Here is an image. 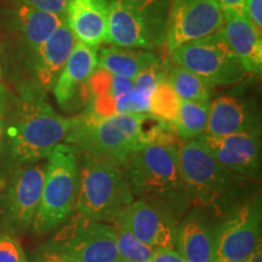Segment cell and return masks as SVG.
I'll list each match as a JSON object with an SVG mask.
<instances>
[{
	"mask_svg": "<svg viewBox=\"0 0 262 262\" xmlns=\"http://www.w3.org/2000/svg\"><path fill=\"white\" fill-rule=\"evenodd\" d=\"M178 148L191 208L221 220L256 193L257 182L225 168L201 139L182 141Z\"/></svg>",
	"mask_w": 262,
	"mask_h": 262,
	"instance_id": "6da1fadb",
	"label": "cell"
},
{
	"mask_svg": "<svg viewBox=\"0 0 262 262\" xmlns=\"http://www.w3.org/2000/svg\"><path fill=\"white\" fill-rule=\"evenodd\" d=\"M122 170L135 199L160 206L179 220L191 209L180 170L178 146H141Z\"/></svg>",
	"mask_w": 262,
	"mask_h": 262,
	"instance_id": "7a4b0ae2",
	"label": "cell"
},
{
	"mask_svg": "<svg viewBox=\"0 0 262 262\" xmlns=\"http://www.w3.org/2000/svg\"><path fill=\"white\" fill-rule=\"evenodd\" d=\"M75 123L77 117L60 116L40 97H24L14 110L8 106L4 139L10 159L26 165L48 158L51 150L66 140Z\"/></svg>",
	"mask_w": 262,
	"mask_h": 262,
	"instance_id": "3957f363",
	"label": "cell"
},
{
	"mask_svg": "<svg viewBox=\"0 0 262 262\" xmlns=\"http://www.w3.org/2000/svg\"><path fill=\"white\" fill-rule=\"evenodd\" d=\"M149 113L116 114L94 118L86 114L77 117L64 143L77 153L106 160L118 166L125 164L130 156L145 143V130Z\"/></svg>",
	"mask_w": 262,
	"mask_h": 262,
	"instance_id": "277c9868",
	"label": "cell"
},
{
	"mask_svg": "<svg viewBox=\"0 0 262 262\" xmlns=\"http://www.w3.org/2000/svg\"><path fill=\"white\" fill-rule=\"evenodd\" d=\"M120 166L80 155L74 210L97 221L114 222L134 202Z\"/></svg>",
	"mask_w": 262,
	"mask_h": 262,
	"instance_id": "5b68a950",
	"label": "cell"
},
{
	"mask_svg": "<svg viewBox=\"0 0 262 262\" xmlns=\"http://www.w3.org/2000/svg\"><path fill=\"white\" fill-rule=\"evenodd\" d=\"M107 40L114 47L153 50L165 44L171 0H108Z\"/></svg>",
	"mask_w": 262,
	"mask_h": 262,
	"instance_id": "8992f818",
	"label": "cell"
},
{
	"mask_svg": "<svg viewBox=\"0 0 262 262\" xmlns=\"http://www.w3.org/2000/svg\"><path fill=\"white\" fill-rule=\"evenodd\" d=\"M79 185V157L67 143H60L48 157L38 210L32 222L35 234L57 229L73 214Z\"/></svg>",
	"mask_w": 262,
	"mask_h": 262,
	"instance_id": "52a82bcc",
	"label": "cell"
},
{
	"mask_svg": "<svg viewBox=\"0 0 262 262\" xmlns=\"http://www.w3.org/2000/svg\"><path fill=\"white\" fill-rule=\"evenodd\" d=\"M169 52L173 64L206 78L215 85L238 84L247 75L222 31L186 42Z\"/></svg>",
	"mask_w": 262,
	"mask_h": 262,
	"instance_id": "ba28073f",
	"label": "cell"
},
{
	"mask_svg": "<svg viewBox=\"0 0 262 262\" xmlns=\"http://www.w3.org/2000/svg\"><path fill=\"white\" fill-rule=\"evenodd\" d=\"M116 229L110 222L72 214L47 244L79 262H116Z\"/></svg>",
	"mask_w": 262,
	"mask_h": 262,
	"instance_id": "9c48e42d",
	"label": "cell"
},
{
	"mask_svg": "<svg viewBox=\"0 0 262 262\" xmlns=\"http://www.w3.org/2000/svg\"><path fill=\"white\" fill-rule=\"evenodd\" d=\"M262 202L256 192L219 221L214 261L244 262L261 247Z\"/></svg>",
	"mask_w": 262,
	"mask_h": 262,
	"instance_id": "30bf717a",
	"label": "cell"
},
{
	"mask_svg": "<svg viewBox=\"0 0 262 262\" xmlns=\"http://www.w3.org/2000/svg\"><path fill=\"white\" fill-rule=\"evenodd\" d=\"M47 164L19 165L4 183L0 194V215L5 231L24 234L32 226L44 185Z\"/></svg>",
	"mask_w": 262,
	"mask_h": 262,
	"instance_id": "8fae6325",
	"label": "cell"
},
{
	"mask_svg": "<svg viewBox=\"0 0 262 262\" xmlns=\"http://www.w3.org/2000/svg\"><path fill=\"white\" fill-rule=\"evenodd\" d=\"M224 11L215 0H171L165 45L170 50L224 27Z\"/></svg>",
	"mask_w": 262,
	"mask_h": 262,
	"instance_id": "7c38bea8",
	"label": "cell"
},
{
	"mask_svg": "<svg viewBox=\"0 0 262 262\" xmlns=\"http://www.w3.org/2000/svg\"><path fill=\"white\" fill-rule=\"evenodd\" d=\"M116 221L122 222L137 239L153 250L175 249L180 220L160 206L134 199Z\"/></svg>",
	"mask_w": 262,
	"mask_h": 262,
	"instance_id": "4fadbf2b",
	"label": "cell"
},
{
	"mask_svg": "<svg viewBox=\"0 0 262 262\" xmlns=\"http://www.w3.org/2000/svg\"><path fill=\"white\" fill-rule=\"evenodd\" d=\"M211 155L238 175L251 181L261 179V133H239L226 136L199 137Z\"/></svg>",
	"mask_w": 262,
	"mask_h": 262,
	"instance_id": "5bb4252c",
	"label": "cell"
},
{
	"mask_svg": "<svg viewBox=\"0 0 262 262\" xmlns=\"http://www.w3.org/2000/svg\"><path fill=\"white\" fill-rule=\"evenodd\" d=\"M239 133H261V116L256 104L233 95L210 101L204 135L226 136Z\"/></svg>",
	"mask_w": 262,
	"mask_h": 262,
	"instance_id": "9a60e30c",
	"label": "cell"
},
{
	"mask_svg": "<svg viewBox=\"0 0 262 262\" xmlns=\"http://www.w3.org/2000/svg\"><path fill=\"white\" fill-rule=\"evenodd\" d=\"M217 219L199 209L191 208L180 220L175 248L188 262H214Z\"/></svg>",
	"mask_w": 262,
	"mask_h": 262,
	"instance_id": "2e32d148",
	"label": "cell"
},
{
	"mask_svg": "<svg viewBox=\"0 0 262 262\" xmlns=\"http://www.w3.org/2000/svg\"><path fill=\"white\" fill-rule=\"evenodd\" d=\"M110 3L108 0H70L66 22L77 41L97 48L107 40Z\"/></svg>",
	"mask_w": 262,
	"mask_h": 262,
	"instance_id": "e0dca14e",
	"label": "cell"
},
{
	"mask_svg": "<svg viewBox=\"0 0 262 262\" xmlns=\"http://www.w3.org/2000/svg\"><path fill=\"white\" fill-rule=\"evenodd\" d=\"M224 11V33L229 48L237 55L245 72L260 74L262 71V38L261 33L254 27L247 15L222 10Z\"/></svg>",
	"mask_w": 262,
	"mask_h": 262,
	"instance_id": "ac0fdd59",
	"label": "cell"
},
{
	"mask_svg": "<svg viewBox=\"0 0 262 262\" xmlns=\"http://www.w3.org/2000/svg\"><path fill=\"white\" fill-rule=\"evenodd\" d=\"M77 39L63 22L34 52V74L42 90H52L73 50Z\"/></svg>",
	"mask_w": 262,
	"mask_h": 262,
	"instance_id": "d6986e66",
	"label": "cell"
},
{
	"mask_svg": "<svg viewBox=\"0 0 262 262\" xmlns=\"http://www.w3.org/2000/svg\"><path fill=\"white\" fill-rule=\"evenodd\" d=\"M97 48L75 42L63 70L55 84L54 95L57 103L64 107L79 94L81 86L97 70Z\"/></svg>",
	"mask_w": 262,
	"mask_h": 262,
	"instance_id": "ffe728a7",
	"label": "cell"
},
{
	"mask_svg": "<svg viewBox=\"0 0 262 262\" xmlns=\"http://www.w3.org/2000/svg\"><path fill=\"white\" fill-rule=\"evenodd\" d=\"M159 62L158 56L149 50L116 47L101 50L97 68L117 77L134 79L141 72Z\"/></svg>",
	"mask_w": 262,
	"mask_h": 262,
	"instance_id": "44dd1931",
	"label": "cell"
},
{
	"mask_svg": "<svg viewBox=\"0 0 262 262\" xmlns=\"http://www.w3.org/2000/svg\"><path fill=\"white\" fill-rule=\"evenodd\" d=\"M17 21L27 47L34 54L48 38L66 21V16L39 11L18 5Z\"/></svg>",
	"mask_w": 262,
	"mask_h": 262,
	"instance_id": "7402d4cb",
	"label": "cell"
},
{
	"mask_svg": "<svg viewBox=\"0 0 262 262\" xmlns=\"http://www.w3.org/2000/svg\"><path fill=\"white\" fill-rule=\"evenodd\" d=\"M166 80L181 101L210 102L215 93L216 85L212 81L178 66L168 70Z\"/></svg>",
	"mask_w": 262,
	"mask_h": 262,
	"instance_id": "603a6c76",
	"label": "cell"
},
{
	"mask_svg": "<svg viewBox=\"0 0 262 262\" xmlns=\"http://www.w3.org/2000/svg\"><path fill=\"white\" fill-rule=\"evenodd\" d=\"M209 108L210 102L181 101L178 118L173 123L180 139L183 141L193 140L204 135L208 124Z\"/></svg>",
	"mask_w": 262,
	"mask_h": 262,
	"instance_id": "cb8c5ba5",
	"label": "cell"
},
{
	"mask_svg": "<svg viewBox=\"0 0 262 262\" xmlns=\"http://www.w3.org/2000/svg\"><path fill=\"white\" fill-rule=\"evenodd\" d=\"M118 257L126 262H149L156 250L137 239L122 222L114 221Z\"/></svg>",
	"mask_w": 262,
	"mask_h": 262,
	"instance_id": "d4e9b609",
	"label": "cell"
},
{
	"mask_svg": "<svg viewBox=\"0 0 262 262\" xmlns=\"http://www.w3.org/2000/svg\"><path fill=\"white\" fill-rule=\"evenodd\" d=\"M180 106H181V100L175 93V90L172 89L171 85L165 79L150 95L148 113L164 122L173 124L178 118Z\"/></svg>",
	"mask_w": 262,
	"mask_h": 262,
	"instance_id": "484cf974",
	"label": "cell"
},
{
	"mask_svg": "<svg viewBox=\"0 0 262 262\" xmlns=\"http://www.w3.org/2000/svg\"><path fill=\"white\" fill-rule=\"evenodd\" d=\"M166 73H168V70L160 62L155 66H150L134 78V89L148 91L152 94L156 88L166 79Z\"/></svg>",
	"mask_w": 262,
	"mask_h": 262,
	"instance_id": "4316f807",
	"label": "cell"
},
{
	"mask_svg": "<svg viewBox=\"0 0 262 262\" xmlns=\"http://www.w3.org/2000/svg\"><path fill=\"white\" fill-rule=\"evenodd\" d=\"M0 262H28L14 234L0 228Z\"/></svg>",
	"mask_w": 262,
	"mask_h": 262,
	"instance_id": "83f0119b",
	"label": "cell"
},
{
	"mask_svg": "<svg viewBox=\"0 0 262 262\" xmlns=\"http://www.w3.org/2000/svg\"><path fill=\"white\" fill-rule=\"evenodd\" d=\"M15 2L17 3V5H24L39 11L66 16V10L70 0H15Z\"/></svg>",
	"mask_w": 262,
	"mask_h": 262,
	"instance_id": "f1b7e54d",
	"label": "cell"
},
{
	"mask_svg": "<svg viewBox=\"0 0 262 262\" xmlns=\"http://www.w3.org/2000/svg\"><path fill=\"white\" fill-rule=\"evenodd\" d=\"M31 262H79L70 255L62 253L57 249L44 244L39 247L32 255Z\"/></svg>",
	"mask_w": 262,
	"mask_h": 262,
	"instance_id": "f546056e",
	"label": "cell"
},
{
	"mask_svg": "<svg viewBox=\"0 0 262 262\" xmlns=\"http://www.w3.org/2000/svg\"><path fill=\"white\" fill-rule=\"evenodd\" d=\"M245 12L258 33L262 32V0H244Z\"/></svg>",
	"mask_w": 262,
	"mask_h": 262,
	"instance_id": "4dcf8cb0",
	"label": "cell"
},
{
	"mask_svg": "<svg viewBox=\"0 0 262 262\" xmlns=\"http://www.w3.org/2000/svg\"><path fill=\"white\" fill-rule=\"evenodd\" d=\"M10 96L8 89L4 84L0 83V153L3 149V142H4V130H5V118L6 111H8Z\"/></svg>",
	"mask_w": 262,
	"mask_h": 262,
	"instance_id": "1f68e13d",
	"label": "cell"
},
{
	"mask_svg": "<svg viewBox=\"0 0 262 262\" xmlns=\"http://www.w3.org/2000/svg\"><path fill=\"white\" fill-rule=\"evenodd\" d=\"M149 262H188L181 256L175 249H162L157 250Z\"/></svg>",
	"mask_w": 262,
	"mask_h": 262,
	"instance_id": "d6a6232c",
	"label": "cell"
},
{
	"mask_svg": "<svg viewBox=\"0 0 262 262\" xmlns=\"http://www.w3.org/2000/svg\"><path fill=\"white\" fill-rule=\"evenodd\" d=\"M222 10H228V11L237 12L241 15H247L245 12V3L244 0H215Z\"/></svg>",
	"mask_w": 262,
	"mask_h": 262,
	"instance_id": "836d02e7",
	"label": "cell"
},
{
	"mask_svg": "<svg viewBox=\"0 0 262 262\" xmlns=\"http://www.w3.org/2000/svg\"><path fill=\"white\" fill-rule=\"evenodd\" d=\"M244 262H262V250L261 247H258L253 254L249 256Z\"/></svg>",
	"mask_w": 262,
	"mask_h": 262,
	"instance_id": "e575fe53",
	"label": "cell"
},
{
	"mask_svg": "<svg viewBox=\"0 0 262 262\" xmlns=\"http://www.w3.org/2000/svg\"><path fill=\"white\" fill-rule=\"evenodd\" d=\"M3 78V71H2V64H0V80H2Z\"/></svg>",
	"mask_w": 262,
	"mask_h": 262,
	"instance_id": "d590c367",
	"label": "cell"
},
{
	"mask_svg": "<svg viewBox=\"0 0 262 262\" xmlns=\"http://www.w3.org/2000/svg\"><path fill=\"white\" fill-rule=\"evenodd\" d=\"M116 262H126V261H124V260H122V258H118V260H117Z\"/></svg>",
	"mask_w": 262,
	"mask_h": 262,
	"instance_id": "8d00e7d4",
	"label": "cell"
},
{
	"mask_svg": "<svg viewBox=\"0 0 262 262\" xmlns=\"http://www.w3.org/2000/svg\"><path fill=\"white\" fill-rule=\"evenodd\" d=\"M214 262H219V261H214Z\"/></svg>",
	"mask_w": 262,
	"mask_h": 262,
	"instance_id": "74e56055",
	"label": "cell"
}]
</instances>
